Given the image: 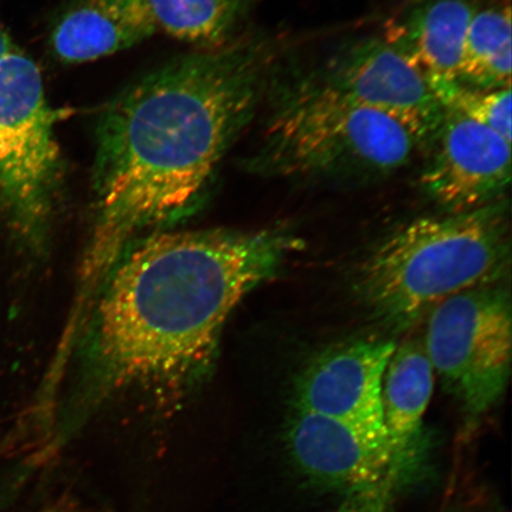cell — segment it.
<instances>
[{
    "label": "cell",
    "mask_w": 512,
    "mask_h": 512,
    "mask_svg": "<svg viewBox=\"0 0 512 512\" xmlns=\"http://www.w3.org/2000/svg\"><path fill=\"white\" fill-rule=\"evenodd\" d=\"M480 0H409L382 37L427 80H458L467 31Z\"/></svg>",
    "instance_id": "obj_11"
},
{
    "label": "cell",
    "mask_w": 512,
    "mask_h": 512,
    "mask_svg": "<svg viewBox=\"0 0 512 512\" xmlns=\"http://www.w3.org/2000/svg\"><path fill=\"white\" fill-rule=\"evenodd\" d=\"M511 31L510 0L480 4L467 31L457 81L486 91L511 88Z\"/></svg>",
    "instance_id": "obj_14"
},
{
    "label": "cell",
    "mask_w": 512,
    "mask_h": 512,
    "mask_svg": "<svg viewBox=\"0 0 512 512\" xmlns=\"http://www.w3.org/2000/svg\"><path fill=\"white\" fill-rule=\"evenodd\" d=\"M158 29L200 50L236 40L248 0H149Z\"/></svg>",
    "instance_id": "obj_15"
},
{
    "label": "cell",
    "mask_w": 512,
    "mask_h": 512,
    "mask_svg": "<svg viewBox=\"0 0 512 512\" xmlns=\"http://www.w3.org/2000/svg\"><path fill=\"white\" fill-rule=\"evenodd\" d=\"M434 382L424 344L415 339L396 344L383 376L381 409L389 451L402 479L418 465L425 448L424 416Z\"/></svg>",
    "instance_id": "obj_13"
},
{
    "label": "cell",
    "mask_w": 512,
    "mask_h": 512,
    "mask_svg": "<svg viewBox=\"0 0 512 512\" xmlns=\"http://www.w3.org/2000/svg\"><path fill=\"white\" fill-rule=\"evenodd\" d=\"M509 264V206L502 200L405 224L363 262L358 286L383 322L409 328L456 294L499 284Z\"/></svg>",
    "instance_id": "obj_4"
},
{
    "label": "cell",
    "mask_w": 512,
    "mask_h": 512,
    "mask_svg": "<svg viewBox=\"0 0 512 512\" xmlns=\"http://www.w3.org/2000/svg\"><path fill=\"white\" fill-rule=\"evenodd\" d=\"M38 512H76L75 509L69 507L67 503H57L54 505H49L46 509H43Z\"/></svg>",
    "instance_id": "obj_19"
},
{
    "label": "cell",
    "mask_w": 512,
    "mask_h": 512,
    "mask_svg": "<svg viewBox=\"0 0 512 512\" xmlns=\"http://www.w3.org/2000/svg\"><path fill=\"white\" fill-rule=\"evenodd\" d=\"M395 348L392 341L370 338L320 352L296 376L292 407L348 422L386 439L382 382Z\"/></svg>",
    "instance_id": "obj_9"
},
{
    "label": "cell",
    "mask_w": 512,
    "mask_h": 512,
    "mask_svg": "<svg viewBox=\"0 0 512 512\" xmlns=\"http://www.w3.org/2000/svg\"><path fill=\"white\" fill-rule=\"evenodd\" d=\"M149 0H76L51 34V49L63 63L111 56L156 34Z\"/></svg>",
    "instance_id": "obj_12"
},
{
    "label": "cell",
    "mask_w": 512,
    "mask_h": 512,
    "mask_svg": "<svg viewBox=\"0 0 512 512\" xmlns=\"http://www.w3.org/2000/svg\"><path fill=\"white\" fill-rule=\"evenodd\" d=\"M325 86L405 127L426 152L444 119L430 82L381 37L351 38L309 69Z\"/></svg>",
    "instance_id": "obj_7"
},
{
    "label": "cell",
    "mask_w": 512,
    "mask_h": 512,
    "mask_svg": "<svg viewBox=\"0 0 512 512\" xmlns=\"http://www.w3.org/2000/svg\"><path fill=\"white\" fill-rule=\"evenodd\" d=\"M56 113L36 63L16 49L0 62V211L19 246L47 247L62 162Z\"/></svg>",
    "instance_id": "obj_5"
},
{
    "label": "cell",
    "mask_w": 512,
    "mask_h": 512,
    "mask_svg": "<svg viewBox=\"0 0 512 512\" xmlns=\"http://www.w3.org/2000/svg\"><path fill=\"white\" fill-rule=\"evenodd\" d=\"M299 248L285 229L164 230L134 243L75 343L70 411L83 415L133 395L170 402L200 386L232 312Z\"/></svg>",
    "instance_id": "obj_2"
},
{
    "label": "cell",
    "mask_w": 512,
    "mask_h": 512,
    "mask_svg": "<svg viewBox=\"0 0 512 512\" xmlns=\"http://www.w3.org/2000/svg\"><path fill=\"white\" fill-rule=\"evenodd\" d=\"M419 183L447 214H462L505 200L511 181V143L489 127L444 110Z\"/></svg>",
    "instance_id": "obj_8"
},
{
    "label": "cell",
    "mask_w": 512,
    "mask_h": 512,
    "mask_svg": "<svg viewBox=\"0 0 512 512\" xmlns=\"http://www.w3.org/2000/svg\"><path fill=\"white\" fill-rule=\"evenodd\" d=\"M393 489H381L363 494L350 495V512H389Z\"/></svg>",
    "instance_id": "obj_17"
},
{
    "label": "cell",
    "mask_w": 512,
    "mask_h": 512,
    "mask_svg": "<svg viewBox=\"0 0 512 512\" xmlns=\"http://www.w3.org/2000/svg\"><path fill=\"white\" fill-rule=\"evenodd\" d=\"M286 443L306 477L350 495L394 490L402 480L386 439L348 422L292 407Z\"/></svg>",
    "instance_id": "obj_10"
},
{
    "label": "cell",
    "mask_w": 512,
    "mask_h": 512,
    "mask_svg": "<svg viewBox=\"0 0 512 512\" xmlns=\"http://www.w3.org/2000/svg\"><path fill=\"white\" fill-rule=\"evenodd\" d=\"M511 298L501 284L473 288L428 313L424 348L467 418L502 399L511 368Z\"/></svg>",
    "instance_id": "obj_6"
},
{
    "label": "cell",
    "mask_w": 512,
    "mask_h": 512,
    "mask_svg": "<svg viewBox=\"0 0 512 512\" xmlns=\"http://www.w3.org/2000/svg\"><path fill=\"white\" fill-rule=\"evenodd\" d=\"M444 110L489 127L511 143V88H473L459 81L428 80Z\"/></svg>",
    "instance_id": "obj_16"
},
{
    "label": "cell",
    "mask_w": 512,
    "mask_h": 512,
    "mask_svg": "<svg viewBox=\"0 0 512 512\" xmlns=\"http://www.w3.org/2000/svg\"><path fill=\"white\" fill-rule=\"evenodd\" d=\"M16 49L18 48L15 46V43L12 42L8 32L0 27V62L6 59L10 54L14 53Z\"/></svg>",
    "instance_id": "obj_18"
},
{
    "label": "cell",
    "mask_w": 512,
    "mask_h": 512,
    "mask_svg": "<svg viewBox=\"0 0 512 512\" xmlns=\"http://www.w3.org/2000/svg\"><path fill=\"white\" fill-rule=\"evenodd\" d=\"M270 49L259 38L198 50L107 102L95 125L94 221L68 319L80 323L134 243L188 219L264 99Z\"/></svg>",
    "instance_id": "obj_1"
},
{
    "label": "cell",
    "mask_w": 512,
    "mask_h": 512,
    "mask_svg": "<svg viewBox=\"0 0 512 512\" xmlns=\"http://www.w3.org/2000/svg\"><path fill=\"white\" fill-rule=\"evenodd\" d=\"M270 98L255 175L296 181H374L411 164L419 144L405 127L325 86L310 70L268 76Z\"/></svg>",
    "instance_id": "obj_3"
}]
</instances>
